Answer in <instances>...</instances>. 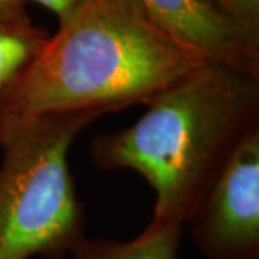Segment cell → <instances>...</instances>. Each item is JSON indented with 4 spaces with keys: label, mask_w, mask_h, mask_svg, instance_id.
<instances>
[{
    "label": "cell",
    "mask_w": 259,
    "mask_h": 259,
    "mask_svg": "<svg viewBox=\"0 0 259 259\" xmlns=\"http://www.w3.org/2000/svg\"><path fill=\"white\" fill-rule=\"evenodd\" d=\"M136 0H78L40 55L0 98V128L44 114L101 115L148 105L207 64Z\"/></svg>",
    "instance_id": "obj_1"
},
{
    "label": "cell",
    "mask_w": 259,
    "mask_h": 259,
    "mask_svg": "<svg viewBox=\"0 0 259 259\" xmlns=\"http://www.w3.org/2000/svg\"><path fill=\"white\" fill-rule=\"evenodd\" d=\"M134 124L90 143L94 164L133 170L156 193L150 225L183 228L241 144L259 130V76L207 62Z\"/></svg>",
    "instance_id": "obj_2"
},
{
    "label": "cell",
    "mask_w": 259,
    "mask_h": 259,
    "mask_svg": "<svg viewBox=\"0 0 259 259\" xmlns=\"http://www.w3.org/2000/svg\"><path fill=\"white\" fill-rule=\"evenodd\" d=\"M100 117L54 112L0 128V259H65L87 238L69 151Z\"/></svg>",
    "instance_id": "obj_3"
},
{
    "label": "cell",
    "mask_w": 259,
    "mask_h": 259,
    "mask_svg": "<svg viewBox=\"0 0 259 259\" xmlns=\"http://www.w3.org/2000/svg\"><path fill=\"white\" fill-rule=\"evenodd\" d=\"M190 225L206 259H259V130L245 140Z\"/></svg>",
    "instance_id": "obj_4"
},
{
    "label": "cell",
    "mask_w": 259,
    "mask_h": 259,
    "mask_svg": "<svg viewBox=\"0 0 259 259\" xmlns=\"http://www.w3.org/2000/svg\"><path fill=\"white\" fill-rule=\"evenodd\" d=\"M156 25L206 61L259 76V33L206 0H136Z\"/></svg>",
    "instance_id": "obj_5"
},
{
    "label": "cell",
    "mask_w": 259,
    "mask_h": 259,
    "mask_svg": "<svg viewBox=\"0 0 259 259\" xmlns=\"http://www.w3.org/2000/svg\"><path fill=\"white\" fill-rule=\"evenodd\" d=\"M183 228L156 226L146 229L131 241H104L85 238L71 259H179Z\"/></svg>",
    "instance_id": "obj_6"
},
{
    "label": "cell",
    "mask_w": 259,
    "mask_h": 259,
    "mask_svg": "<svg viewBox=\"0 0 259 259\" xmlns=\"http://www.w3.org/2000/svg\"><path fill=\"white\" fill-rule=\"evenodd\" d=\"M48 37V30L33 23L28 12L0 18V98L40 55Z\"/></svg>",
    "instance_id": "obj_7"
},
{
    "label": "cell",
    "mask_w": 259,
    "mask_h": 259,
    "mask_svg": "<svg viewBox=\"0 0 259 259\" xmlns=\"http://www.w3.org/2000/svg\"><path fill=\"white\" fill-rule=\"evenodd\" d=\"M243 28L259 33V0H206Z\"/></svg>",
    "instance_id": "obj_8"
},
{
    "label": "cell",
    "mask_w": 259,
    "mask_h": 259,
    "mask_svg": "<svg viewBox=\"0 0 259 259\" xmlns=\"http://www.w3.org/2000/svg\"><path fill=\"white\" fill-rule=\"evenodd\" d=\"M25 2H28V0H25ZM29 2H35L37 5L47 8L48 10H51L59 22L71 13V10L74 9L78 0H29Z\"/></svg>",
    "instance_id": "obj_9"
},
{
    "label": "cell",
    "mask_w": 259,
    "mask_h": 259,
    "mask_svg": "<svg viewBox=\"0 0 259 259\" xmlns=\"http://www.w3.org/2000/svg\"><path fill=\"white\" fill-rule=\"evenodd\" d=\"M25 0H0V18H9L26 13Z\"/></svg>",
    "instance_id": "obj_10"
}]
</instances>
